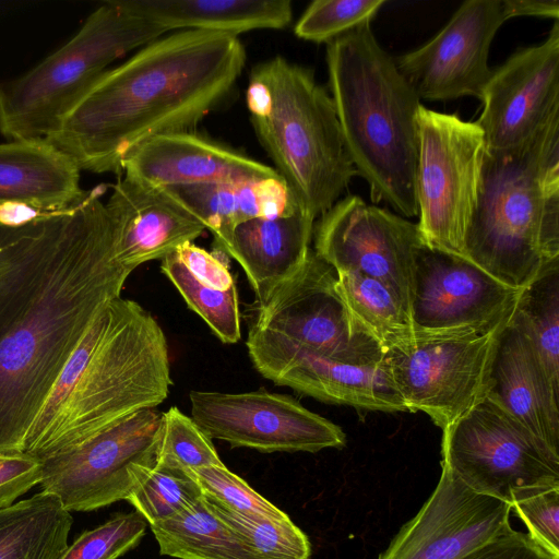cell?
I'll return each mask as SVG.
<instances>
[{
    "mask_svg": "<svg viewBox=\"0 0 559 559\" xmlns=\"http://www.w3.org/2000/svg\"><path fill=\"white\" fill-rule=\"evenodd\" d=\"M245 64L236 35L185 29L162 36L105 72L45 141L81 170L119 175L142 142L192 132L231 93Z\"/></svg>",
    "mask_w": 559,
    "mask_h": 559,
    "instance_id": "1",
    "label": "cell"
},
{
    "mask_svg": "<svg viewBox=\"0 0 559 559\" xmlns=\"http://www.w3.org/2000/svg\"><path fill=\"white\" fill-rule=\"evenodd\" d=\"M188 472L200 486L203 497L218 507L246 515H286L225 465L204 466Z\"/></svg>",
    "mask_w": 559,
    "mask_h": 559,
    "instance_id": "38",
    "label": "cell"
},
{
    "mask_svg": "<svg viewBox=\"0 0 559 559\" xmlns=\"http://www.w3.org/2000/svg\"><path fill=\"white\" fill-rule=\"evenodd\" d=\"M313 227L314 218L299 209L288 216L242 222L215 245L243 269L258 307L304 265Z\"/></svg>",
    "mask_w": 559,
    "mask_h": 559,
    "instance_id": "23",
    "label": "cell"
},
{
    "mask_svg": "<svg viewBox=\"0 0 559 559\" xmlns=\"http://www.w3.org/2000/svg\"><path fill=\"white\" fill-rule=\"evenodd\" d=\"M164 189L213 234L215 243L242 222L302 209L280 176Z\"/></svg>",
    "mask_w": 559,
    "mask_h": 559,
    "instance_id": "25",
    "label": "cell"
},
{
    "mask_svg": "<svg viewBox=\"0 0 559 559\" xmlns=\"http://www.w3.org/2000/svg\"><path fill=\"white\" fill-rule=\"evenodd\" d=\"M511 511L441 466L430 497L378 559H462L511 531Z\"/></svg>",
    "mask_w": 559,
    "mask_h": 559,
    "instance_id": "19",
    "label": "cell"
},
{
    "mask_svg": "<svg viewBox=\"0 0 559 559\" xmlns=\"http://www.w3.org/2000/svg\"><path fill=\"white\" fill-rule=\"evenodd\" d=\"M246 103L275 171L308 214L321 216L357 175L331 95L312 70L277 56L252 69Z\"/></svg>",
    "mask_w": 559,
    "mask_h": 559,
    "instance_id": "6",
    "label": "cell"
},
{
    "mask_svg": "<svg viewBox=\"0 0 559 559\" xmlns=\"http://www.w3.org/2000/svg\"><path fill=\"white\" fill-rule=\"evenodd\" d=\"M507 20L503 0H467L435 37L395 58V64L419 99L480 100L492 72L490 45Z\"/></svg>",
    "mask_w": 559,
    "mask_h": 559,
    "instance_id": "17",
    "label": "cell"
},
{
    "mask_svg": "<svg viewBox=\"0 0 559 559\" xmlns=\"http://www.w3.org/2000/svg\"><path fill=\"white\" fill-rule=\"evenodd\" d=\"M87 191L75 225L32 297L0 335V453L22 452L27 430L95 317L120 297L133 270L116 254L117 230Z\"/></svg>",
    "mask_w": 559,
    "mask_h": 559,
    "instance_id": "2",
    "label": "cell"
},
{
    "mask_svg": "<svg viewBox=\"0 0 559 559\" xmlns=\"http://www.w3.org/2000/svg\"><path fill=\"white\" fill-rule=\"evenodd\" d=\"M210 502V501H209ZM218 516L263 559H310L307 535L286 514L265 518L236 513L212 502Z\"/></svg>",
    "mask_w": 559,
    "mask_h": 559,
    "instance_id": "33",
    "label": "cell"
},
{
    "mask_svg": "<svg viewBox=\"0 0 559 559\" xmlns=\"http://www.w3.org/2000/svg\"><path fill=\"white\" fill-rule=\"evenodd\" d=\"M76 163L45 140L0 144V207L38 213L68 209L86 193Z\"/></svg>",
    "mask_w": 559,
    "mask_h": 559,
    "instance_id": "24",
    "label": "cell"
},
{
    "mask_svg": "<svg viewBox=\"0 0 559 559\" xmlns=\"http://www.w3.org/2000/svg\"><path fill=\"white\" fill-rule=\"evenodd\" d=\"M252 325L336 360L365 361L383 356L376 342L353 326L336 289L335 270L312 249L304 265L257 307Z\"/></svg>",
    "mask_w": 559,
    "mask_h": 559,
    "instance_id": "15",
    "label": "cell"
},
{
    "mask_svg": "<svg viewBox=\"0 0 559 559\" xmlns=\"http://www.w3.org/2000/svg\"><path fill=\"white\" fill-rule=\"evenodd\" d=\"M43 479L41 463L25 452L0 453V509L15 503Z\"/></svg>",
    "mask_w": 559,
    "mask_h": 559,
    "instance_id": "40",
    "label": "cell"
},
{
    "mask_svg": "<svg viewBox=\"0 0 559 559\" xmlns=\"http://www.w3.org/2000/svg\"><path fill=\"white\" fill-rule=\"evenodd\" d=\"M441 456L471 489L510 506L559 487V452L488 396L442 429Z\"/></svg>",
    "mask_w": 559,
    "mask_h": 559,
    "instance_id": "8",
    "label": "cell"
},
{
    "mask_svg": "<svg viewBox=\"0 0 559 559\" xmlns=\"http://www.w3.org/2000/svg\"><path fill=\"white\" fill-rule=\"evenodd\" d=\"M160 271L174 284L188 307L226 344L241 338L240 311L236 286L217 290L198 282L179 261L175 251L162 260Z\"/></svg>",
    "mask_w": 559,
    "mask_h": 559,
    "instance_id": "32",
    "label": "cell"
},
{
    "mask_svg": "<svg viewBox=\"0 0 559 559\" xmlns=\"http://www.w3.org/2000/svg\"><path fill=\"white\" fill-rule=\"evenodd\" d=\"M159 552L177 559H263L202 496L176 516L150 525Z\"/></svg>",
    "mask_w": 559,
    "mask_h": 559,
    "instance_id": "29",
    "label": "cell"
},
{
    "mask_svg": "<svg viewBox=\"0 0 559 559\" xmlns=\"http://www.w3.org/2000/svg\"><path fill=\"white\" fill-rule=\"evenodd\" d=\"M508 19L515 16H543L559 20L558 0H503Z\"/></svg>",
    "mask_w": 559,
    "mask_h": 559,
    "instance_id": "43",
    "label": "cell"
},
{
    "mask_svg": "<svg viewBox=\"0 0 559 559\" xmlns=\"http://www.w3.org/2000/svg\"><path fill=\"white\" fill-rule=\"evenodd\" d=\"M417 126L415 193L423 241L431 249L465 258L466 231L481 177L483 131L475 121L424 105Z\"/></svg>",
    "mask_w": 559,
    "mask_h": 559,
    "instance_id": "9",
    "label": "cell"
},
{
    "mask_svg": "<svg viewBox=\"0 0 559 559\" xmlns=\"http://www.w3.org/2000/svg\"><path fill=\"white\" fill-rule=\"evenodd\" d=\"M132 13L166 33L194 29L238 35L252 29H281L293 17L289 0H121Z\"/></svg>",
    "mask_w": 559,
    "mask_h": 559,
    "instance_id": "27",
    "label": "cell"
},
{
    "mask_svg": "<svg viewBox=\"0 0 559 559\" xmlns=\"http://www.w3.org/2000/svg\"><path fill=\"white\" fill-rule=\"evenodd\" d=\"M163 413L138 411L71 450L40 461V491L69 511L128 500L157 463Z\"/></svg>",
    "mask_w": 559,
    "mask_h": 559,
    "instance_id": "10",
    "label": "cell"
},
{
    "mask_svg": "<svg viewBox=\"0 0 559 559\" xmlns=\"http://www.w3.org/2000/svg\"><path fill=\"white\" fill-rule=\"evenodd\" d=\"M527 528L528 537L559 559V487L530 493L511 504Z\"/></svg>",
    "mask_w": 559,
    "mask_h": 559,
    "instance_id": "39",
    "label": "cell"
},
{
    "mask_svg": "<svg viewBox=\"0 0 559 559\" xmlns=\"http://www.w3.org/2000/svg\"><path fill=\"white\" fill-rule=\"evenodd\" d=\"M336 289L353 326L384 352L414 335L412 318L382 283L354 271L336 272Z\"/></svg>",
    "mask_w": 559,
    "mask_h": 559,
    "instance_id": "30",
    "label": "cell"
},
{
    "mask_svg": "<svg viewBox=\"0 0 559 559\" xmlns=\"http://www.w3.org/2000/svg\"><path fill=\"white\" fill-rule=\"evenodd\" d=\"M179 261L201 284L217 290H228L235 285L228 264L193 242H186L175 250Z\"/></svg>",
    "mask_w": 559,
    "mask_h": 559,
    "instance_id": "41",
    "label": "cell"
},
{
    "mask_svg": "<svg viewBox=\"0 0 559 559\" xmlns=\"http://www.w3.org/2000/svg\"><path fill=\"white\" fill-rule=\"evenodd\" d=\"M73 518L44 491L0 509V559H59Z\"/></svg>",
    "mask_w": 559,
    "mask_h": 559,
    "instance_id": "28",
    "label": "cell"
},
{
    "mask_svg": "<svg viewBox=\"0 0 559 559\" xmlns=\"http://www.w3.org/2000/svg\"><path fill=\"white\" fill-rule=\"evenodd\" d=\"M417 334L383 353L406 411L424 412L441 429L481 402L499 333Z\"/></svg>",
    "mask_w": 559,
    "mask_h": 559,
    "instance_id": "11",
    "label": "cell"
},
{
    "mask_svg": "<svg viewBox=\"0 0 559 559\" xmlns=\"http://www.w3.org/2000/svg\"><path fill=\"white\" fill-rule=\"evenodd\" d=\"M82 199L23 223L0 219V334L26 302L38 267L73 226Z\"/></svg>",
    "mask_w": 559,
    "mask_h": 559,
    "instance_id": "26",
    "label": "cell"
},
{
    "mask_svg": "<svg viewBox=\"0 0 559 559\" xmlns=\"http://www.w3.org/2000/svg\"><path fill=\"white\" fill-rule=\"evenodd\" d=\"M164 34L121 0L105 1L62 47L28 72L0 83V133L9 141L49 138L114 61Z\"/></svg>",
    "mask_w": 559,
    "mask_h": 559,
    "instance_id": "7",
    "label": "cell"
},
{
    "mask_svg": "<svg viewBox=\"0 0 559 559\" xmlns=\"http://www.w3.org/2000/svg\"><path fill=\"white\" fill-rule=\"evenodd\" d=\"M319 217L316 254L335 272L354 271L382 283L411 316L416 255L424 245L417 223L354 194Z\"/></svg>",
    "mask_w": 559,
    "mask_h": 559,
    "instance_id": "12",
    "label": "cell"
},
{
    "mask_svg": "<svg viewBox=\"0 0 559 559\" xmlns=\"http://www.w3.org/2000/svg\"><path fill=\"white\" fill-rule=\"evenodd\" d=\"M147 525L138 511L116 513L68 544L59 559H118L140 543Z\"/></svg>",
    "mask_w": 559,
    "mask_h": 559,
    "instance_id": "37",
    "label": "cell"
},
{
    "mask_svg": "<svg viewBox=\"0 0 559 559\" xmlns=\"http://www.w3.org/2000/svg\"><path fill=\"white\" fill-rule=\"evenodd\" d=\"M326 64L345 147L372 202L384 201L403 217L417 216L419 97L370 24L328 43Z\"/></svg>",
    "mask_w": 559,
    "mask_h": 559,
    "instance_id": "4",
    "label": "cell"
},
{
    "mask_svg": "<svg viewBox=\"0 0 559 559\" xmlns=\"http://www.w3.org/2000/svg\"><path fill=\"white\" fill-rule=\"evenodd\" d=\"M523 289L511 288L469 260L427 247L416 255L414 333L484 334L504 326Z\"/></svg>",
    "mask_w": 559,
    "mask_h": 559,
    "instance_id": "14",
    "label": "cell"
},
{
    "mask_svg": "<svg viewBox=\"0 0 559 559\" xmlns=\"http://www.w3.org/2000/svg\"><path fill=\"white\" fill-rule=\"evenodd\" d=\"M513 316L533 342L552 385L559 390V260L522 290Z\"/></svg>",
    "mask_w": 559,
    "mask_h": 559,
    "instance_id": "31",
    "label": "cell"
},
{
    "mask_svg": "<svg viewBox=\"0 0 559 559\" xmlns=\"http://www.w3.org/2000/svg\"><path fill=\"white\" fill-rule=\"evenodd\" d=\"M487 396L559 452V390L514 316L499 333Z\"/></svg>",
    "mask_w": 559,
    "mask_h": 559,
    "instance_id": "22",
    "label": "cell"
},
{
    "mask_svg": "<svg viewBox=\"0 0 559 559\" xmlns=\"http://www.w3.org/2000/svg\"><path fill=\"white\" fill-rule=\"evenodd\" d=\"M462 559H555L527 534L514 531L497 537Z\"/></svg>",
    "mask_w": 559,
    "mask_h": 559,
    "instance_id": "42",
    "label": "cell"
},
{
    "mask_svg": "<svg viewBox=\"0 0 559 559\" xmlns=\"http://www.w3.org/2000/svg\"><path fill=\"white\" fill-rule=\"evenodd\" d=\"M106 206L117 230V259L131 270L163 260L206 229L164 188L126 176L114 186Z\"/></svg>",
    "mask_w": 559,
    "mask_h": 559,
    "instance_id": "21",
    "label": "cell"
},
{
    "mask_svg": "<svg viewBox=\"0 0 559 559\" xmlns=\"http://www.w3.org/2000/svg\"><path fill=\"white\" fill-rule=\"evenodd\" d=\"M464 255L514 289L559 260V115L515 147L485 150Z\"/></svg>",
    "mask_w": 559,
    "mask_h": 559,
    "instance_id": "5",
    "label": "cell"
},
{
    "mask_svg": "<svg viewBox=\"0 0 559 559\" xmlns=\"http://www.w3.org/2000/svg\"><path fill=\"white\" fill-rule=\"evenodd\" d=\"M191 418L211 438L264 453L342 448L346 436L287 394L191 391Z\"/></svg>",
    "mask_w": 559,
    "mask_h": 559,
    "instance_id": "13",
    "label": "cell"
},
{
    "mask_svg": "<svg viewBox=\"0 0 559 559\" xmlns=\"http://www.w3.org/2000/svg\"><path fill=\"white\" fill-rule=\"evenodd\" d=\"M202 496L188 471L155 465L128 501L153 525L176 516Z\"/></svg>",
    "mask_w": 559,
    "mask_h": 559,
    "instance_id": "34",
    "label": "cell"
},
{
    "mask_svg": "<svg viewBox=\"0 0 559 559\" xmlns=\"http://www.w3.org/2000/svg\"><path fill=\"white\" fill-rule=\"evenodd\" d=\"M385 0H316L297 21V37L330 43L364 24H370Z\"/></svg>",
    "mask_w": 559,
    "mask_h": 559,
    "instance_id": "36",
    "label": "cell"
},
{
    "mask_svg": "<svg viewBox=\"0 0 559 559\" xmlns=\"http://www.w3.org/2000/svg\"><path fill=\"white\" fill-rule=\"evenodd\" d=\"M171 385L163 329L121 296L92 321L23 441L39 461L68 451L122 418L163 403Z\"/></svg>",
    "mask_w": 559,
    "mask_h": 559,
    "instance_id": "3",
    "label": "cell"
},
{
    "mask_svg": "<svg viewBox=\"0 0 559 559\" xmlns=\"http://www.w3.org/2000/svg\"><path fill=\"white\" fill-rule=\"evenodd\" d=\"M122 170L156 188L278 176L274 168L193 132L150 138L126 155Z\"/></svg>",
    "mask_w": 559,
    "mask_h": 559,
    "instance_id": "20",
    "label": "cell"
},
{
    "mask_svg": "<svg viewBox=\"0 0 559 559\" xmlns=\"http://www.w3.org/2000/svg\"><path fill=\"white\" fill-rule=\"evenodd\" d=\"M156 465L188 471L224 463L212 439L191 417L173 406L162 415Z\"/></svg>",
    "mask_w": 559,
    "mask_h": 559,
    "instance_id": "35",
    "label": "cell"
},
{
    "mask_svg": "<svg viewBox=\"0 0 559 559\" xmlns=\"http://www.w3.org/2000/svg\"><path fill=\"white\" fill-rule=\"evenodd\" d=\"M475 123L485 150L504 151L533 136L559 115V23L537 46L520 48L492 70Z\"/></svg>",
    "mask_w": 559,
    "mask_h": 559,
    "instance_id": "18",
    "label": "cell"
},
{
    "mask_svg": "<svg viewBox=\"0 0 559 559\" xmlns=\"http://www.w3.org/2000/svg\"><path fill=\"white\" fill-rule=\"evenodd\" d=\"M247 347L258 372L277 385L325 403L381 412L406 411L383 356L365 361L336 360L253 325Z\"/></svg>",
    "mask_w": 559,
    "mask_h": 559,
    "instance_id": "16",
    "label": "cell"
}]
</instances>
